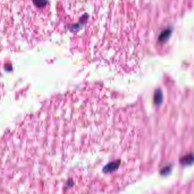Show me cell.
<instances>
[{
	"instance_id": "6da1fadb",
	"label": "cell",
	"mask_w": 194,
	"mask_h": 194,
	"mask_svg": "<svg viewBox=\"0 0 194 194\" xmlns=\"http://www.w3.org/2000/svg\"><path fill=\"white\" fill-rule=\"evenodd\" d=\"M70 6L71 30L90 62L118 71L135 69L140 61L141 20L135 1H78Z\"/></svg>"
}]
</instances>
